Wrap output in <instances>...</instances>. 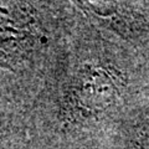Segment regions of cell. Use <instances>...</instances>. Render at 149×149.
<instances>
[{"instance_id": "1", "label": "cell", "mask_w": 149, "mask_h": 149, "mask_svg": "<svg viewBox=\"0 0 149 149\" xmlns=\"http://www.w3.org/2000/svg\"><path fill=\"white\" fill-rule=\"evenodd\" d=\"M114 149H149V86L116 123Z\"/></svg>"}]
</instances>
